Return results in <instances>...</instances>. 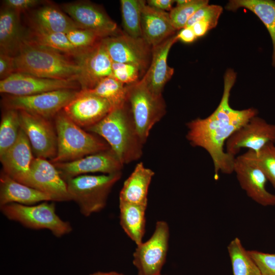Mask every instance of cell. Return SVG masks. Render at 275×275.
Returning a JSON list of instances; mask_svg holds the SVG:
<instances>
[{
    "label": "cell",
    "mask_w": 275,
    "mask_h": 275,
    "mask_svg": "<svg viewBox=\"0 0 275 275\" xmlns=\"http://www.w3.org/2000/svg\"><path fill=\"white\" fill-rule=\"evenodd\" d=\"M236 78V73L228 69L224 75L223 96L215 111L206 118H198L186 124L187 140L191 146L202 148L209 154L214 166L215 179L218 178L219 172L225 174L234 172L236 157L226 153L225 143L237 130L258 114L254 108L238 110L230 106V92Z\"/></svg>",
    "instance_id": "obj_1"
},
{
    "label": "cell",
    "mask_w": 275,
    "mask_h": 275,
    "mask_svg": "<svg viewBox=\"0 0 275 275\" xmlns=\"http://www.w3.org/2000/svg\"><path fill=\"white\" fill-rule=\"evenodd\" d=\"M104 139L123 164L139 159L142 141L127 102L113 108L103 119L85 129Z\"/></svg>",
    "instance_id": "obj_2"
},
{
    "label": "cell",
    "mask_w": 275,
    "mask_h": 275,
    "mask_svg": "<svg viewBox=\"0 0 275 275\" xmlns=\"http://www.w3.org/2000/svg\"><path fill=\"white\" fill-rule=\"evenodd\" d=\"M14 57L15 72L56 79H78L80 74L77 62L60 52L25 40Z\"/></svg>",
    "instance_id": "obj_3"
},
{
    "label": "cell",
    "mask_w": 275,
    "mask_h": 275,
    "mask_svg": "<svg viewBox=\"0 0 275 275\" xmlns=\"http://www.w3.org/2000/svg\"><path fill=\"white\" fill-rule=\"evenodd\" d=\"M58 150L52 163L73 161L110 148L108 144L75 124L64 112L55 116Z\"/></svg>",
    "instance_id": "obj_4"
},
{
    "label": "cell",
    "mask_w": 275,
    "mask_h": 275,
    "mask_svg": "<svg viewBox=\"0 0 275 275\" xmlns=\"http://www.w3.org/2000/svg\"><path fill=\"white\" fill-rule=\"evenodd\" d=\"M121 172L100 175H81L68 179V191L71 200L78 205L80 213L88 217L103 210L108 196L119 180Z\"/></svg>",
    "instance_id": "obj_5"
},
{
    "label": "cell",
    "mask_w": 275,
    "mask_h": 275,
    "mask_svg": "<svg viewBox=\"0 0 275 275\" xmlns=\"http://www.w3.org/2000/svg\"><path fill=\"white\" fill-rule=\"evenodd\" d=\"M44 201L33 205L10 203L1 206V211L8 219L30 229H46L57 237L72 231L71 224L57 214L54 202Z\"/></svg>",
    "instance_id": "obj_6"
},
{
    "label": "cell",
    "mask_w": 275,
    "mask_h": 275,
    "mask_svg": "<svg viewBox=\"0 0 275 275\" xmlns=\"http://www.w3.org/2000/svg\"><path fill=\"white\" fill-rule=\"evenodd\" d=\"M127 102L140 137L145 143L150 130L166 113L161 95L153 94L141 79L126 85Z\"/></svg>",
    "instance_id": "obj_7"
},
{
    "label": "cell",
    "mask_w": 275,
    "mask_h": 275,
    "mask_svg": "<svg viewBox=\"0 0 275 275\" xmlns=\"http://www.w3.org/2000/svg\"><path fill=\"white\" fill-rule=\"evenodd\" d=\"M79 91L62 89L29 96L7 95L3 99V104L6 109L23 111L49 119L63 110Z\"/></svg>",
    "instance_id": "obj_8"
},
{
    "label": "cell",
    "mask_w": 275,
    "mask_h": 275,
    "mask_svg": "<svg viewBox=\"0 0 275 275\" xmlns=\"http://www.w3.org/2000/svg\"><path fill=\"white\" fill-rule=\"evenodd\" d=\"M170 228L164 221L156 222L151 236L136 245L132 262L138 275H160L169 248Z\"/></svg>",
    "instance_id": "obj_9"
},
{
    "label": "cell",
    "mask_w": 275,
    "mask_h": 275,
    "mask_svg": "<svg viewBox=\"0 0 275 275\" xmlns=\"http://www.w3.org/2000/svg\"><path fill=\"white\" fill-rule=\"evenodd\" d=\"M101 41L112 62L136 65L143 73L147 70L152 47L143 38H135L122 33L102 38Z\"/></svg>",
    "instance_id": "obj_10"
},
{
    "label": "cell",
    "mask_w": 275,
    "mask_h": 275,
    "mask_svg": "<svg viewBox=\"0 0 275 275\" xmlns=\"http://www.w3.org/2000/svg\"><path fill=\"white\" fill-rule=\"evenodd\" d=\"M270 143H275V124H269L257 115L227 140L225 151L235 157L242 148L257 153Z\"/></svg>",
    "instance_id": "obj_11"
},
{
    "label": "cell",
    "mask_w": 275,
    "mask_h": 275,
    "mask_svg": "<svg viewBox=\"0 0 275 275\" xmlns=\"http://www.w3.org/2000/svg\"><path fill=\"white\" fill-rule=\"evenodd\" d=\"M18 111L20 128L28 137L36 157L52 160L58 150L56 129L48 119L25 111Z\"/></svg>",
    "instance_id": "obj_12"
},
{
    "label": "cell",
    "mask_w": 275,
    "mask_h": 275,
    "mask_svg": "<svg viewBox=\"0 0 275 275\" xmlns=\"http://www.w3.org/2000/svg\"><path fill=\"white\" fill-rule=\"evenodd\" d=\"M77 79H56L15 72L0 81V92L12 96H29L62 89L76 90Z\"/></svg>",
    "instance_id": "obj_13"
},
{
    "label": "cell",
    "mask_w": 275,
    "mask_h": 275,
    "mask_svg": "<svg viewBox=\"0 0 275 275\" xmlns=\"http://www.w3.org/2000/svg\"><path fill=\"white\" fill-rule=\"evenodd\" d=\"M64 12L81 29L95 33L101 38L122 34L117 23L105 12L90 2L78 1L65 4Z\"/></svg>",
    "instance_id": "obj_14"
},
{
    "label": "cell",
    "mask_w": 275,
    "mask_h": 275,
    "mask_svg": "<svg viewBox=\"0 0 275 275\" xmlns=\"http://www.w3.org/2000/svg\"><path fill=\"white\" fill-rule=\"evenodd\" d=\"M25 185L48 195L52 202L70 201L66 182L48 160L34 157Z\"/></svg>",
    "instance_id": "obj_15"
},
{
    "label": "cell",
    "mask_w": 275,
    "mask_h": 275,
    "mask_svg": "<svg viewBox=\"0 0 275 275\" xmlns=\"http://www.w3.org/2000/svg\"><path fill=\"white\" fill-rule=\"evenodd\" d=\"M52 163L65 181L89 173L109 174L120 172L123 166L111 148L73 161Z\"/></svg>",
    "instance_id": "obj_16"
},
{
    "label": "cell",
    "mask_w": 275,
    "mask_h": 275,
    "mask_svg": "<svg viewBox=\"0 0 275 275\" xmlns=\"http://www.w3.org/2000/svg\"><path fill=\"white\" fill-rule=\"evenodd\" d=\"M234 172L249 197L263 206L275 205V195L266 188L267 179L265 175L251 159L243 154L236 157Z\"/></svg>",
    "instance_id": "obj_17"
},
{
    "label": "cell",
    "mask_w": 275,
    "mask_h": 275,
    "mask_svg": "<svg viewBox=\"0 0 275 275\" xmlns=\"http://www.w3.org/2000/svg\"><path fill=\"white\" fill-rule=\"evenodd\" d=\"M80 68L78 81L81 90L94 88L104 78L112 76L113 62L101 40L77 59Z\"/></svg>",
    "instance_id": "obj_18"
},
{
    "label": "cell",
    "mask_w": 275,
    "mask_h": 275,
    "mask_svg": "<svg viewBox=\"0 0 275 275\" xmlns=\"http://www.w3.org/2000/svg\"><path fill=\"white\" fill-rule=\"evenodd\" d=\"M105 99L86 90L78 95L63 109L75 124L85 129L98 123L112 110Z\"/></svg>",
    "instance_id": "obj_19"
},
{
    "label": "cell",
    "mask_w": 275,
    "mask_h": 275,
    "mask_svg": "<svg viewBox=\"0 0 275 275\" xmlns=\"http://www.w3.org/2000/svg\"><path fill=\"white\" fill-rule=\"evenodd\" d=\"M177 40L175 34L152 47L151 62L142 79L155 95H162L164 86L174 74V69L168 65L167 59L170 49Z\"/></svg>",
    "instance_id": "obj_20"
},
{
    "label": "cell",
    "mask_w": 275,
    "mask_h": 275,
    "mask_svg": "<svg viewBox=\"0 0 275 275\" xmlns=\"http://www.w3.org/2000/svg\"><path fill=\"white\" fill-rule=\"evenodd\" d=\"M34 158L30 141L20 128L16 142L0 156L3 172L14 180L25 184Z\"/></svg>",
    "instance_id": "obj_21"
},
{
    "label": "cell",
    "mask_w": 275,
    "mask_h": 275,
    "mask_svg": "<svg viewBox=\"0 0 275 275\" xmlns=\"http://www.w3.org/2000/svg\"><path fill=\"white\" fill-rule=\"evenodd\" d=\"M142 37L152 47L175 35L169 13L148 6L140 0Z\"/></svg>",
    "instance_id": "obj_22"
},
{
    "label": "cell",
    "mask_w": 275,
    "mask_h": 275,
    "mask_svg": "<svg viewBox=\"0 0 275 275\" xmlns=\"http://www.w3.org/2000/svg\"><path fill=\"white\" fill-rule=\"evenodd\" d=\"M52 201L46 194L20 183L2 172L0 177V206L10 203L33 205Z\"/></svg>",
    "instance_id": "obj_23"
},
{
    "label": "cell",
    "mask_w": 275,
    "mask_h": 275,
    "mask_svg": "<svg viewBox=\"0 0 275 275\" xmlns=\"http://www.w3.org/2000/svg\"><path fill=\"white\" fill-rule=\"evenodd\" d=\"M154 172L143 162L138 163L124 181L119 194V201L147 205L149 187Z\"/></svg>",
    "instance_id": "obj_24"
},
{
    "label": "cell",
    "mask_w": 275,
    "mask_h": 275,
    "mask_svg": "<svg viewBox=\"0 0 275 275\" xmlns=\"http://www.w3.org/2000/svg\"><path fill=\"white\" fill-rule=\"evenodd\" d=\"M20 13L8 7L0 13V52L14 57L25 39Z\"/></svg>",
    "instance_id": "obj_25"
},
{
    "label": "cell",
    "mask_w": 275,
    "mask_h": 275,
    "mask_svg": "<svg viewBox=\"0 0 275 275\" xmlns=\"http://www.w3.org/2000/svg\"><path fill=\"white\" fill-rule=\"evenodd\" d=\"M24 40L74 57L77 60L87 50L82 51L74 47L66 34L45 30L33 22L29 31L25 33Z\"/></svg>",
    "instance_id": "obj_26"
},
{
    "label": "cell",
    "mask_w": 275,
    "mask_h": 275,
    "mask_svg": "<svg viewBox=\"0 0 275 275\" xmlns=\"http://www.w3.org/2000/svg\"><path fill=\"white\" fill-rule=\"evenodd\" d=\"M147 206L119 201L120 225L136 245L143 242L145 234Z\"/></svg>",
    "instance_id": "obj_27"
},
{
    "label": "cell",
    "mask_w": 275,
    "mask_h": 275,
    "mask_svg": "<svg viewBox=\"0 0 275 275\" xmlns=\"http://www.w3.org/2000/svg\"><path fill=\"white\" fill-rule=\"evenodd\" d=\"M244 8L253 12L265 25L271 37L272 45V65L275 67V1L271 0H232L225 8L236 11Z\"/></svg>",
    "instance_id": "obj_28"
},
{
    "label": "cell",
    "mask_w": 275,
    "mask_h": 275,
    "mask_svg": "<svg viewBox=\"0 0 275 275\" xmlns=\"http://www.w3.org/2000/svg\"><path fill=\"white\" fill-rule=\"evenodd\" d=\"M66 14L54 5H45L35 11L32 22L45 30L65 34L71 30L80 28Z\"/></svg>",
    "instance_id": "obj_29"
},
{
    "label": "cell",
    "mask_w": 275,
    "mask_h": 275,
    "mask_svg": "<svg viewBox=\"0 0 275 275\" xmlns=\"http://www.w3.org/2000/svg\"><path fill=\"white\" fill-rule=\"evenodd\" d=\"M227 250L233 275H261L257 265L239 238L235 237L232 240Z\"/></svg>",
    "instance_id": "obj_30"
},
{
    "label": "cell",
    "mask_w": 275,
    "mask_h": 275,
    "mask_svg": "<svg viewBox=\"0 0 275 275\" xmlns=\"http://www.w3.org/2000/svg\"><path fill=\"white\" fill-rule=\"evenodd\" d=\"M86 91L107 100L113 109L123 106L127 102L126 85L113 76L104 78L94 88Z\"/></svg>",
    "instance_id": "obj_31"
},
{
    "label": "cell",
    "mask_w": 275,
    "mask_h": 275,
    "mask_svg": "<svg viewBox=\"0 0 275 275\" xmlns=\"http://www.w3.org/2000/svg\"><path fill=\"white\" fill-rule=\"evenodd\" d=\"M20 129L18 111L6 109L0 124V156L16 142Z\"/></svg>",
    "instance_id": "obj_32"
},
{
    "label": "cell",
    "mask_w": 275,
    "mask_h": 275,
    "mask_svg": "<svg viewBox=\"0 0 275 275\" xmlns=\"http://www.w3.org/2000/svg\"><path fill=\"white\" fill-rule=\"evenodd\" d=\"M120 4L124 33L133 38H143L140 0H121Z\"/></svg>",
    "instance_id": "obj_33"
},
{
    "label": "cell",
    "mask_w": 275,
    "mask_h": 275,
    "mask_svg": "<svg viewBox=\"0 0 275 275\" xmlns=\"http://www.w3.org/2000/svg\"><path fill=\"white\" fill-rule=\"evenodd\" d=\"M254 162L263 172L275 189V146L273 143L266 145L256 153L248 150L243 154Z\"/></svg>",
    "instance_id": "obj_34"
},
{
    "label": "cell",
    "mask_w": 275,
    "mask_h": 275,
    "mask_svg": "<svg viewBox=\"0 0 275 275\" xmlns=\"http://www.w3.org/2000/svg\"><path fill=\"white\" fill-rule=\"evenodd\" d=\"M208 3L207 0H188L185 4L173 8L169 14L175 29L178 30L185 28L192 16Z\"/></svg>",
    "instance_id": "obj_35"
},
{
    "label": "cell",
    "mask_w": 275,
    "mask_h": 275,
    "mask_svg": "<svg viewBox=\"0 0 275 275\" xmlns=\"http://www.w3.org/2000/svg\"><path fill=\"white\" fill-rule=\"evenodd\" d=\"M66 34L73 46L82 51L93 47L102 39L95 33L81 28L71 30Z\"/></svg>",
    "instance_id": "obj_36"
},
{
    "label": "cell",
    "mask_w": 275,
    "mask_h": 275,
    "mask_svg": "<svg viewBox=\"0 0 275 275\" xmlns=\"http://www.w3.org/2000/svg\"><path fill=\"white\" fill-rule=\"evenodd\" d=\"M112 71L113 76L125 85L140 80V75L143 73L137 66L127 63L113 62Z\"/></svg>",
    "instance_id": "obj_37"
},
{
    "label": "cell",
    "mask_w": 275,
    "mask_h": 275,
    "mask_svg": "<svg viewBox=\"0 0 275 275\" xmlns=\"http://www.w3.org/2000/svg\"><path fill=\"white\" fill-rule=\"evenodd\" d=\"M223 12V8L218 5H206L199 9L189 19L185 27H189L197 21L208 23L211 29L217 25Z\"/></svg>",
    "instance_id": "obj_38"
},
{
    "label": "cell",
    "mask_w": 275,
    "mask_h": 275,
    "mask_svg": "<svg viewBox=\"0 0 275 275\" xmlns=\"http://www.w3.org/2000/svg\"><path fill=\"white\" fill-rule=\"evenodd\" d=\"M248 252L257 265L261 275H275V254L257 250H249Z\"/></svg>",
    "instance_id": "obj_39"
},
{
    "label": "cell",
    "mask_w": 275,
    "mask_h": 275,
    "mask_svg": "<svg viewBox=\"0 0 275 275\" xmlns=\"http://www.w3.org/2000/svg\"><path fill=\"white\" fill-rule=\"evenodd\" d=\"M15 73V60L13 56L0 52V78L4 79Z\"/></svg>",
    "instance_id": "obj_40"
},
{
    "label": "cell",
    "mask_w": 275,
    "mask_h": 275,
    "mask_svg": "<svg viewBox=\"0 0 275 275\" xmlns=\"http://www.w3.org/2000/svg\"><path fill=\"white\" fill-rule=\"evenodd\" d=\"M42 1L39 0H6L5 7L19 13L37 6Z\"/></svg>",
    "instance_id": "obj_41"
},
{
    "label": "cell",
    "mask_w": 275,
    "mask_h": 275,
    "mask_svg": "<svg viewBox=\"0 0 275 275\" xmlns=\"http://www.w3.org/2000/svg\"><path fill=\"white\" fill-rule=\"evenodd\" d=\"M175 1L173 0H148L147 4L150 7L161 11H171Z\"/></svg>",
    "instance_id": "obj_42"
},
{
    "label": "cell",
    "mask_w": 275,
    "mask_h": 275,
    "mask_svg": "<svg viewBox=\"0 0 275 275\" xmlns=\"http://www.w3.org/2000/svg\"><path fill=\"white\" fill-rule=\"evenodd\" d=\"M177 37L178 40L186 43H191L197 38L190 26L181 29L177 34Z\"/></svg>",
    "instance_id": "obj_43"
},
{
    "label": "cell",
    "mask_w": 275,
    "mask_h": 275,
    "mask_svg": "<svg viewBox=\"0 0 275 275\" xmlns=\"http://www.w3.org/2000/svg\"><path fill=\"white\" fill-rule=\"evenodd\" d=\"M196 37H200L205 35L211 30L209 24L204 21H197L190 26Z\"/></svg>",
    "instance_id": "obj_44"
},
{
    "label": "cell",
    "mask_w": 275,
    "mask_h": 275,
    "mask_svg": "<svg viewBox=\"0 0 275 275\" xmlns=\"http://www.w3.org/2000/svg\"><path fill=\"white\" fill-rule=\"evenodd\" d=\"M90 275H124L121 273H119L116 271H97L90 274Z\"/></svg>",
    "instance_id": "obj_45"
},
{
    "label": "cell",
    "mask_w": 275,
    "mask_h": 275,
    "mask_svg": "<svg viewBox=\"0 0 275 275\" xmlns=\"http://www.w3.org/2000/svg\"><path fill=\"white\" fill-rule=\"evenodd\" d=\"M160 275H162V274H161Z\"/></svg>",
    "instance_id": "obj_46"
}]
</instances>
